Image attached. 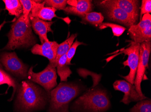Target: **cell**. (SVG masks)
Here are the masks:
<instances>
[{"mask_svg":"<svg viewBox=\"0 0 151 112\" xmlns=\"http://www.w3.org/2000/svg\"><path fill=\"white\" fill-rule=\"evenodd\" d=\"M15 107L20 112H31L45 108L49 96L30 81H23L18 87Z\"/></svg>","mask_w":151,"mask_h":112,"instance_id":"1","label":"cell"},{"mask_svg":"<svg viewBox=\"0 0 151 112\" xmlns=\"http://www.w3.org/2000/svg\"><path fill=\"white\" fill-rule=\"evenodd\" d=\"M111 106V101L106 91L101 88H92L75 101L73 109L80 112H105Z\"/></svg>","mask_w":151,"mask_h":112,"instance_id":"2","label":"cell"},{"mask_svg":"<svg viewBox=\"0 0 151 112\" xmlns=\"http://www.w3.org/2000/svg\"><path fill=\"white\" fill-rule=\"evenodd\" d=\"M8 42L2 50H15L35 45L36 39L32 32L31 23L28 24L22 15L11 26L7 34Z\"/></svg>","mask_w":151,"mask_h":112,"instance_id":"3","label":"cell"},{"mask_svg":"<svg viewBox=\"0 0 151 112\" xmlns=\"http://www.w3.org/2000/svg\"><path fill=\"white\" fill-rule=\"evenodd\" d=\"M81 91V87L76 83L60 82L50 92L49 112H69V104Z\"/></svg>","mask_w":151,"mask_h":112,"instance_id":"4","label":"cell"},{"mask_svg":"<svg viewBox=\"0 0 151 112\" xmlns=\"http://www.w3.org/2000/svg\"><path fill=\"white\" fill-rule=\"evenodd\" d=\"M33 68L32 66L30 67L28 72L27 78L29 81L39 84L47 92L58 85L56 67L49 63L43 70L39 73L33 72Z\"/></svg>","mask_w":151,"mask_h":112,"instance_id":"5","label":"cell"},{"mask_svg":"<svg viewBox=\"0 0 151 112\" xmlns=\"http://www.w3.org/2000/svg\"><path fill=\"white\" fill-rule=\"evenodd\" d=\"M0 63L6 71L19 79L27 78L28 66L17 57L15 52H4L0 54Z\"/></svg>","mask_w":151,"mask_h":112,"instance_id":"6","label":"cell"},{"mask_svg":"<svg viewBox=\"0 0 151 112\" xmlns=\"http://www.w3.org/2000/svg\"><path fill=\"white\" fill-rule=\"evenodd\" d=\"M140 44L134 41H130L129 47L126 49H122L119 54H124L128 55V59L123 62V64L124 66H129V73L127 75L122 77L132 85H134L139 63Z\"/></svg>","mask_w":151,"mask_h":112,"instance_id":"7","label":"cell"},{"mask_svg":"<svg viewBox=\"0 0 151 112\" xmlns=\"http://www.w3.org/2000/svg\"><path fill=\"white\" fill-rule=\"evenodd\" d=\"M151 51V41L143 42L140 44L139 63L137 69L134 85L138 93L142 97H145L142 91L141 82L145 74L147 68L148 67Z\"/></svg>","mask_w":151,"mask_h":112,"instance_id":"8","label":"cell"},{"mask_svg":"<svg viewBox=\"0 0 151 112\" xmlns=\"http://www.w3.org/2000/svg\"><path fill=\"white\" fill-rule=\"evenodd\" d=\"M128 32L132 41L134 42L140 44L151 41V15L146 13L143 15L140 22L130 27Z\"/></svg>","mask_w":151,"mask_h":112,"instance_id":"9","label":"cell"},{"mask_svg":"<svg viewBox=\"0 0 151 112\" xmlns=\"http://www.w3.org/2000/svg\"><path fill=\"white\" fill-rule=\"evenodd\" d=\"M113 87L114 90L124 93V96L120 102L125 104H129L132 102H139L148 98L145 96H141L137 91L134 85L124 80H118L114 82Z\"/></svg>","mask_w":151,"mask_h":112,"instance_id":"10","label":"cell"},{"mask_svg":"<svg viewBox=\"0 0 151 112\" xmlns=\"http://www.w3.org/2000/svg\"><path fill=\"white\" fill-rule=\"evenodd\" d=\"M100 5L105 9L108 17L114 21L121 23L129 28L132 25L136 24L137 22L127 13L117 7L105 4Z\"/></svg>","mask_w":151,"mask_h":112,"instance_id":"11","label":"cell"},{"mask_svg":"<svg viewBox=\"0 0 151 112\" xmlns=\"http://www.w3.org/2000/svg\"><path fill=\"white\" fill-rule=\"evenodd\" d=\"M59 44L56 41L45 42L41 44H35L31 49L34 54L39 55L47 58L50 64L56 68V58Z\"/></svg>","mask_w":151,"mask_h":112,"instance_id":"12","label":"cell"},{"mask_svg":"<svg viewBox=\"0 0 151 112\" xmlns=\"http://www.w3.org/2000/svg\"><path fill=\"white\" fill-rule=\"evenodd\" d=\"M100 4L112 5L122 9L137 21L139 16V1L136 0H105Z\"/></svg>","mask_w":151,"mask_h":112,"instance_id":"13","label":"cell"},{"mask_svg":"<svg viewBox=\"0 0 151 112\" xmlns=\"http://www.w3.org/2000/svg\"><path fill=\"white\" fill-rule=\"evenodd\" d=\"M56 9L51 7L45 6L44 1H32V8L29 16L37 17L44 21L51 22L52 18L57 17Z\"/></svg>","mask_w":151,"mask_h":112,"instance_id":"14","label":"cell"},{"mask_svg":"<svg viewBox=\"0 0 151 112\" xmlns=\"http://www.w3.org/2000/svg\"><path fill=\"white\" fill-rule=\"evenodd\" d=\"M69 6L63 10L67 13H70L83 18L86 13L91 12L93 8L92 1L90 0L67 1Z\"/></svg>","mask_w":151,"mask_h":112,"instance_id":"15","label":"cell"},{"mask_svg":"<svg viewBox=\"0 0 151 112\" xmlns=\"http://www.w3.org/2000/svg\"><path fill=\"white\" fill-rule=\"evenodd\" d=\"M31 27L39 36L41 43L43 44L45 42H49L47 33L49 32L53 33L51 26L53 22H47L41 20L37 17H32L29 16Z\"/></svg>","mask_w":151,"mask_h":112,"instance_id":"16","label":"cell"},{"mask_svg":"<svg viewBox=\"0 0 151 112\" xmlns=\"http://www.w3.org/2000/svg\"><path fill=\"white\" fill-rule=\"evenodd\" d=\"M67 54H65L60 57L57 64V73L62 82H67L68 78L72 74L69 65L67 64Z\"/></svg>","mask_w":151,"mask_h":112,"instance_id":"17","label":"cell"},{"mask_svg":"<svg viewBox=\"0 0 151 112\" xmlns=\"http://www.w3.org/2000/svg\"><path fill=\"white\" fill-rule=\"evenodd\" d=\"M5 3V10L8 11V13L11 15L15 16L19 18L22 15L23 7L18 0H4Z\"/></svg>","mask_w":151,"mask_h":112,"instance_id":"18","label":"cell"},{"mask_svg":"<svg viewBox=\"0 0 151 112\" xmlns=\"http://www.w3.org/2000/svg\"><path fill=\"white\" fill-rule=\"evenodd\" d=\"M8 85V87H12L13 88V92L11 99L9 101L13 100L15 93L17 90L19 85L16 80L13 78L8 73L5 72L2 68H0V85Z\"/></svg>","mask_w":151,"mask_h":112,"instance_id":"19","label":"cell"},{"mask_svg":"<svg viewBox=\"0 0 151 112\" xmlns=\"http://www.w3.org/2000/svg\"><path fill=\"white\" fill-rule=\"evenodd\" d=\"M77 34H72L69 38L62 43L59 44L58 48L57 54L56 58V64H57L58 61L63 55L67 54L68 51L69 50L70 47L73 43L74 41L76 38L77 37Z\"/></svg>","mask_w":151,"mask_h":112,"instance_id":"20","label":"cell"},{"mask_svg":"<svg viewBox=\"0 0 151 112\" xmlns=\"http://www.w3.org/2000/svg\"><path fill=\"white\" fill-rule=\"evenodd\" d=\"M104 18L101 13L92 12L86 13L82 18V21L88 23L96 27L101 25L104 21Z\"/></svg>","mask_w":151,"mask_h":112,"instance_id":"21","label":"cell"},{"mask_svg":"<svg viewBox=\"0 0 151 112\" xmlns=\"http://www.w3.org/2000/svg\"><path fill=\"white\" fill-rule=\"evenodd\" d=\"M130 112H151V101L146 99L138 102L130 109Z\"/></svg>","mask_w":151,"mask_h":112,"instance_id":"22","label":"cell"},{"mask_svg":"<svg viewBox=\"0 0 151 112\" xmlns=\"http://www.w3.org/2000/svg\"><path fill=\"white\" fill-rule=\"evenodd\" d=\"M100 29H104L107 27L111 28L114 36L119 37L126 30V28L118 24L111 23H102L99 26Z\"/></svg>","mask_w":151,"mask_h":112,"instance_id":"23","label":"cell"},{"mask_svg":"<svg viewBox=\"0 0 151 112\" xmlns=\"http://www.w3.org/2000/svg\"><path fill=\"white\" fill-rule=\"evenodd\" d=\"M20 3L23 7L22 15L24 20L28 24L30 23L29 15L32 8V1L31 0H20Z\"/></svg>","mask_w":151,"mask_h":112,"instance_id":"24","label":"cell"},{"mask_svg":"<svg viewBox=\"0 0 151 112\" xmlns=\"http://www.w3.org/2000/svg\"><path fill=\"white\" fill-rule=\"evenodd\" d=\"M44 1L45 6L51 7L57 10L63 11L68 5L66 0H45Z\"/></svg>","mask_w":151,"mask_h":112,"instance_id":"25","label":"cell"},{"mask_svg":"<svg viewBox=\"0 0 151 112\" xmlns=\"http://www.w3.org/2000/svg\"><path fill=\"white\" fill-rule=\"evenodd\" d=\"M85 44L83 42H79L78 40H76L72 44L69 50L67 53V64L68 65H71V61L73 58L76 52L77 48L81 45H85Z\"/></svg>","mask_w":151,"mask_h":112,"instance_id":"26","label":"cell"},{"mask_svg":"<svg viewBox=\"0 0 151 112\" xmlns=\"http://www.w3.org/2000/svg\"><path fill=\"white\" fill-rule=\"evenodd\" d=\"M151 12V0H142V5L141 6L140 19L141 20L142 16L146 13L150 14Z\"/></svg>","mask_w":151,"mask_h":112,"instance_id":"27","label":"cell"},{"mask_svg":"<svg viewBox=\"0 0 151 112\" xmlns=\"http://www.w3.org/2000/svg\"><path fill=\"white\" fill-rule=\"evenodd\" d=\"M6 23H7L6 22V21H4L2 23V24H1V25H0V31H1V30L2 27H4V25H5Z\"/></svg>","mask_w":151,"mask_h":112,"instance_id":"28","label":"cell"},{"mask_svg":"<svg viewBox=\"0 0 151 112\" xmlns=\"http://www.w3.org/2000/svg\"><path fill=\"white\" fill-rule=\"evenodd\" d=\"M2 66L1 65V64L0 63V68H2Z\"/></svg>","mask_w":151,"mask_h":112,"instance_id":"29","label":"cell"}]
</instances>
